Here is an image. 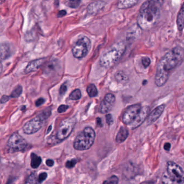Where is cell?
<instances>
[{
  "instance_id": "e0dca14e",
  "label": "cell",
  "mask_w": 184,
  "mask_h": 184,
  "mask_svg": "<svg viewBox=\"0 0 184 184\" xmlns=\"http://www.w3.org/2000/svg\"><path fill=\"white\" fill-rule=\"evenodd\" d=\"M11 48L9 45L6 43L0 44V62L7 59L11 56Z\"/></svg>"
},
{
  "instance_id": "5b68a950",
  "label": "cell",
  "mask_w": 184,
  "mask_h": 184,
  "mask_svg": "<svg viewBox=\"0 0 184 184\" xmlns=\"http://www.w3.org/2000/svg\"><path fill=\"white\" fill-rule=\"evenodd\" d=\"M51 114L50 108H47L41 112L35 118L27 122L23 126V131L25 134L31 135L38 131L42 128L47 119Z\"/></svg>"
},
{
  "instance_id": "30bf717a",
  "label": "cell",
  "mask_w": 184,
  "mask_h": 184,
  "mask_svg": "<svg viewBox=\"0 0 184 184\" xmlns=\"http://www.w3.org/2000/svg\"><path fill=\"white\" fill-rule=\"evenodd\" d=\"M149 112L150 108L148 106H144L142 107L135 119L128 125L129 128L132 130L138 128L147 118Z\"/></svg>"
},
{
  "instance_id": "484cf974",
  "label": "cell",
  "mask_w": 184,
  "mask_h": 184,
  "mask_svg": "<svg viewBox=\"0 0 184 184\" xmlns=\"http://www.w3.org/2000/svg\"><path fill=\"white\" fill-rule=\"evenodd\" d=\"M25 184H36L38 183L37 177L36 173H31L25 181Z\"/></svg>"
},
{
  "instance_id": "74e56055",
  "label": "cell",
  "mask_w": 184,
  "mask_h": 184,
  "mask_svg": "<svg viewBox=\"0 0 184 184\" xmlns=\"http://www.w3.org/2000/svg\"><path fill=\"white\" fill-rule=\"evenodd\" d=\"M46 164L49 167H52L54 165V161L51 159L47 160Z\"/></svg>"
},
{
  "instance_id": "2e32d148",
  "label": "cell",
  "mask_w": 184,
  "mask_h": 184,
  "mask_svg": "<svg viewBox=\"0 0 184 184\" xmlns=\"http://www.w3.org/2000/svg\"><path fill=\"white\" fill-rule=\"evenodd\" d=\"M139 0H118L117 7L120 9H126L135 6Z\"/></svg>"
},
{
  "instance_id": "e575fe53",
  "label": "cell",
  "mask_w": 184,
  "mask_h": 184,
  "mask_svg": "<svg viewBox=\"0 0 184 184\" xmlns=\"http://www.w3.org/2000/svg\"><path fill=\"white\" fill-rule=\"evenodd\" d=\"M45 102V100L42 98H40L38 99L37 101H36L35 102V105L36 106H41V105L43 104Z\"/></svg>"
},
{
  "instance_id": "7bdbcfd3",
  "label": "cell",
  "mask_w": 184,
  "mask_h": 184,
  "mask_svg": "<svg viewBox=\"0 0 184 184\" xmlns=\"http://www.w3.org/2000/svg\"><path fill=\"white\" fill-rule=\"evenodd\" d=\"M145 84L146 83V80H144V82H143V85H145Z\"/></svg>"
},
{
  "instance_id": "7402d4cb",
  "label": "cell",
  "mask_w": 184,
  "mask_h": 184,
  "mask_svg": "<svg viewBox=\"0 0 184 184\" xmlns=\"http://www.w3.org/2000/svg\"><path fill=\"white\" fill-rule=\"evenodd\" d=\"M115 77L116 79L121 83H126L128 82H129V78L128 76L121 71L117 73L115 75Z\"/></svg>"
},
{
  "instance_id": "8fae6325",
  "label": "cell",
  "mask_w": 184,
  "mask_h": 184,
  "mask_svg": "<svg viewBox=\"0 0 184 184\" xmlns=\"http://www.w3.org/2000/svg\"><path fill=\"white\" fill-rule=\"evenodd\" d=\"M141 108L142 106L140 104H135L130 106L126 110L123 116V123L126 125H129L135 119Z\"/></svg>"
},
{
  "instance_id": "f35d334b",
  "label": "cell",
  "mask_w": 184,
  "mask_h": 184,
  "mask_svg": "<svg viewBox=\"0 0 184 184\" xmlns=\"http://www.w3.org/2000/svg\"><path fill=\"white\" fill-rule=\"evenodd\" d=\"M171 147V145L170 142L165 143L164 145V149L166 151H169Z\"/></svg>"
},
{
  "instance_id": "5bb4252c",
  "label": "cell",
  "mask_w": 184,
  "mask_h": 184,
  "mask_svg": "<svg viewBox=\"0 0 184 184\" xmlns=\"http://www.w3.org/2000/svg\"><path fill=\"white\" fill-rule=\"evenodd\" d=\"M106 5L103 1H96L91 3L87 7V13L90 15H94L102 10Z\"/></svg>"
},
{
  "instance_id": "52a82bcc",
  "label": "cell",
  "mask_w": 184,
  "mask_h": 184,
  "mask_svg": "<svg viewBox=\"0 0 184 184\" xmlns=\"http://www.w3.org/2000/svg\"><path fill=\"white\" fill-rule=\"evenodd\" d=\"M91 48V41L87 36L80 38L72 48V53L76 59H82L86 56Z\"/></svg>"
},
{
  "instance_id": "44dd1931",
  "label": "cell",
  "mask_w": 184,
  "mask_h": 184,
  "mask_svg": "<svg viewBox=\"0 0 184 184\" xmlns=\"http://www.w3.org/2000/svg\"><path fill=\"white\" fill-rule=\"evenodd\" d=\"M87 91L90 97H96L98 94V90L96 86L93 84H89L87 88Z\"/></svg>"
},
{
  "instance_id": "4fadbf2b",
  "label": "cell",
  "mask_w": 184,
  "mask_h": 184,
  "mask_svg": "<svg viewBox=\"0 0 184 184\" xmlns=\"http://www.w3.org/2000/svg\"><path fill=\"white\" fill-rule=\"evenodd\" d=\"M165 109L164 105H161L159 106H157L155 108L153 111H151L149 113V116L147 119V124L148 125H150L152 124L154 122H156L157 120L159 118L161 114H163L164 110Z\"/></svg>"
},
{
  "instance_id": "8992f818",
  "label": "cell",
  "mask_w": 184,
  "mask_h": 184,
  "mask_svg": "<svg viewBox=\"0 0 184 184\" xmlns=\"http://www.w3.org/2000/svg\"><path fill=\"white\" fill-rule=\"evenodd\" d=\"M172 184H184V174L183 168L173 161L166 164V172Z\"/></svg>"
},
{
  "instance_id": "1f68e13d",
  "label": "cell",
  "mask_w": 184,
  "mask_h": 184,
  "mask_svg": "<svg viewBox=\"0 0 184 184\" xmlns=\"http://www.w3.org/2000/svg\"><path fill=\"white\" fill-rule=\"evenodd\" d=\"M69 109V106L66 105H60L57 110L59 113H63L65 111H66Z\"/></svg>"
},
{
  "instance_id": "3957f363",
  "label": "cell",
  "mask_w": 184,
  "mask_h": 184,
  "mask_svg": "<svg viewBox=\"0 0 184 184\" xmlns=\"http://www.w3.org/2000/svg\"><path fill=\"white\" fill-rule=\"evenodd\" d=\"M126 49L124 42H118L112 45L105 52L99 60L102 66L105 68H110L118 62L123 55Z\"/></svg>"
},
{
  "instance_id": "b9f144b4",
  "label": "cell",
  "mask_w": 184,
  "mask_h": 184,
  "mask_svg": "<svg viewBox=\"0 0 184 184\" xmlns=\"http://www.w3.org/2000/svg\"><path fill=\"white\" fill-rule=\"evenodd\" d=\"M51 128H52V126H51V125H50L49 127V129H48V130H47V133H49V132L51 130V129H52Z\"/></svg>"
},
{
  "instance_id": "7c38bea8",
  "label": "cell",
  "mask_w": 184,
  "mask_h": 184,
  "mask_svg": "<svg viewBox=\"0 0 184 184\" xmlns=\"http://www.w3.org/2000/svg\"><path fill=\"white\" fill-rule=\"evenodd\" d=\"M115 101L116 98L113 94H106L103 100L101 102L99 108V112L103 114L109 112L115 104Z\"/></svg>"
},
{
  "instance_id": "cb8c5ba5",
  "label": "cell",
  "mask_w": 184,
  "mask_h": 184,
  "mask_svg": "<svg viewBox=\"0 0 184 184\" xmlns=\"http://www.w3.org/2000/svg\"><path fill=\"white\" fill-rule=\"evenodd\" d=\"M22 91H23L22 87H21V85H18L16 87H15L14 90L11 92V97L16 98L20 97L22 93Z\"/></svg>"
},
{
  "instance_id": "ee69618b",
  "label": "cell",
  "mask_w": 184,
  "mask_h": 184,
  "mask_svg": "<svg viewBox=\"0 0 184 184\" xmlns=\"http://www.w3.org/2000/svg\"><path fill=\"white\" fill-rule=\"evenodd\" d=\"M0 1H1V3H3V2H4V1H6V0H0Z\"/></svg>"
},
{
  "instance_id": "d6a6232c",
  "label": "cell",
  "mask_w": 184,
  "mask_h": 184,
  "mask_svg": "<svg viewBox=\"0 0 184 184\" xmlns=\"http://www.w3.org/2000/svg\"><path fill=\"white\" fill-rule=\"evenodd\" d=\"M68 87L66 83L63 84L61 86L60 89H59V93L61 94H64L67 91Z\"/></svg>"
},
{
  "instance_id": "60d3db41",
  "label": "cell",
  "mask_w": 184,
  "mask_h": 184,
  "mask_svg": "<svg viewBox=\"0 0 184 184\" xmlns=\"http://www.w3.org/2000/svg\"><path fill=\"white\" fill-rule=\"evenodd\" d=\"M2 70H3V66H2V64H1V63L0 62V75H1V73H2Z\"/></svg>"
},
{
  "instance_id": "ac0fdd59",
  "label": "cell",
  "mask_w": 184,
  "mask_h": 184,
  "mask_svg": "<svg viewBox=\"0 0 184 184\" xmlns=\"http://www.w3.org/2000/svg\"><path fill=\"white\" fill-rule=\"evenodd\" d=\"M128 135H129L128 130L125 127L122 126L119 129L118 133L116 135V140L118 143H122L125 141L128 138Z\"/></svg>"
},
{
  "instance_id": "9c48e42d",
  "label": "cell",
  "mask_w": 184,
  "mask_h": 184,
  "mask_svg": "<svg viewBox=\"0 0 184 184\" xmlns=\"http://www.w3.org/2000/svg\"><path fill=\"white\" fill-rule=\"evenodd\" d=\"M7 145L11 152H16L26 149L28 143L18 132H15L10 137Z\"/></svg>"
},
{
  "instance_id": "603a6c76",
  "label": "cell",
  "mask_w": 184,
  "mask_h": 184,
  "mask_svg": "<svg viewBox=\"0 0 184 184\" xmlns=\"http://www.w3.org/2000/svg\"><path fill=\"white\" fill-rule=\"evenodd\" d=\"M82 96V94L80 91V89H75L70 94L69 96V98L70 99L73 100V101H76L80 99Z\"/></svg>"
},
{
  "instance_id": "6da1fadb",
  "label": "cell",
  "mask_w": 184,
  "mask_h": 184,
  "mask_svg": "<svg viewBox=\"0 0 184 184\" xmlns=\"http://www.w3.org/2000/svg\"><path fill=\"white\" fill-rule=\"evenodd\" d=\"M183 57L184 50L180 47L174 48L164 56L157 68L154 82L157 87H161L165 85L168 79L171 71L180 64Z\"/></svg>"
},
{
  "instance_id": "d4e9b609",
  "label": "cell",
  "mask_w": 184,
  "mask_h": 184,
  "mask_svg": "<svg viewBox=\"0 0 184 184\" xmlns=\"http://www.w3.org/2000/svg\"><path fill=\"white\" fill-rule=\"evenodd\" d=\"M80 3H81L80 0H69L66 2V4L68 7L75 9L80 6Z\"/></svg>"
},
{
  "instance_id": "ba28073f",
  "label": "cell",
  "mask_w": 184,
  "mask_h": 184,
  "mask_svg": "<svg viewBox=\"0 0 184 184\" xmlns=\"http://www.w3.org/2000/svg\"><path fill=\"white\" fill-rule=\"evenodd\" d=\"M76 124V119L66 118L63 120L57 132V138L60 141L67 138L71 133Z\"/></svg>"
},
{
  "instance_id": "f546056e",
  "label": "cell",
  "mask_w": 184,
  "mask_h": 184,
  "mask_svg": "<svg viewBox=\"0 0 184 184\" xmlns=\"http://www.w3.org/2000/svg\"><path fill=\"white\" fill-rule=\"evenodd\" d=\"M47 176H48V174L45 172H43L42 173L39 174V175L38 176V178H37L38 183H41L43 181L45 180L47 178Z\"/></svg>"
},
{
  "instance_id": "8d00e7d4",
  "label": "cell",
  "mask_w": 184,
  "mask_h": 184,
  "mask_svg": "<svg viewBox=\"0 0 184 184\" xmlns=\"http://www.w3.org/2000/svg\"><path fill=\"white\" fill-rule=\"evenodd\" d=\"M96 124H97L99 128H102L103 126L101 118H99V117L96 118Z\"/></svg>"
},
{
  "instance_id": "9a60e30c",
  "label": "cell",
  "mask_w": 184,
  "mask_h": 184,
  "mask_svg": "<svg viewBox=\"0 0 184 184\" xmlns=\"http://www.w3.org/2000/svg\"><path fill=\"white\" fill-rule=\"evenodd\" d=\"M45 59H40L31 61L28 63L27 66L25 68V73H29L36 71L45 62Z\"/></svg>"
},
{
  "instance_id": "4dcf8cb0",
  "label": "cell",
  "mask_w": 184,
  "mask_h": 184,
  "mask_svg": "<svg viewBox=\"0 0 184 184\" xmlns=\"http://www.w3.org/2000/svg\"><path fill=\"white\" fill-rule=\"evenodd\" d=\"M105 118H106V122L107 123L108 125H111L113 124L114 119H113V117H112V115L108 114V115H106Z\"/></svg>"
},
{
  "instance_id": "d6986e66",
  "label": "cell",
  "mask_w": 184,
  "mask_h": 184,
  "mask_svg": "<svg viewBox=\"0 0 184 184\" xmlns=\"http://www.w3.org/2000/svg\"><path fill=\"white\" fill-rule=\"evenodd\" d=\"M184 6H182L178 14L177 19L178 29L179 31H182L184 28Z\"/></svg>"
},
{
  "instance_id": "ab89813d",
  "label": "cell",
  "mask_w": 184,
  "mask_h": 184,
  "mask_svg": "<svg viewBox=\"0 0 184 184\" xmlns=\"http://www.w3.org/2000/svg\"><path fill=\"white\" fill-rule=\"evenodd\" d=\"M153 1H155L157 3H158V4H159L162 6L163 4L164 0H153Z\"/></svg>"
},
{
  "instance_id": "4316f807",
  "label": "cell",
  "mask_w": 184,
  "mask_h": 184,
  "mask_svg": "<svg viewBox=\"0 0 184 184\" xmlns=\"http://www.w3.org/2000/svg\"><path fill=\"white\" fill-rule=\"evenodd\" d=\"M118 178L116 176H112L110 177L109 178L103 182V184H117L118 183Z\"/></svg>"
},
{
  "instance_id": "d590c367",
  "label": "cell",
  "mask_w": 184,
  "mask_h": 184,
  "mask_svg": "<svg viewBox=\"0 0 184 184\" xmlns=\"http://www.w3.org/2000/svg\"><path fill=\"white\" fill-rule=\"evenodd\" d=\"M66 14V11H59L57 15V17L58 18H62L63 16H64Z\"/></svg>"
},
{
  "instance_id": "83f0119b",
  "label": "cell",
  "mask_w": 184,
  "mask_h": 184,
  "mask_svg": "<svg viewBox=\"0 0 184 184\" xmlns=\"http://www.w3.org/2000/svg\"><path fill=\"white\" fill-rule=\"evenodd\" d=\"M77 164V160L76 159H73L70 160L66 161V168H71L76 165Z\"/></svg>"
},
{
  "instance_id": "277c9868",
  "label": "cell",
  "mask_w": 184,
  "mask_h": 184,
  "mask_svg": "<svg viewBox=\"0 0 184 184\" xmlns=\"http://www.w3.org/2000/svg\"><path fill=\"white\" fill-rule=\"evenodd\" d=\"M96 133L90 127H86L77 135L73 142V147L80 151L89 149L94 144Z\"/></svg>"
},
{
  "instance_id": "7a4b0ae2",
  "label": "cell",
  "mask_w": 184,
  "mask_h": 184,
  "mask_svg": "<svg viewBox=\"0 0 184 184\" xmlns=\"http://www.w3.org/2000/svg\"><path fill=\"white\" fill-rule=\"evenodd\" d=\"M161 5L153 0H147L140 7L137 18V24L142 30L152 28L156 24L160 16Z\"/></svg>"
},
{
  "instance_id": "836d02e7",
  "label": "cell",
  "mask_w": 184,
  "mask_h": 184,
  "mask_svg": "<svg viewBox=\"0 0 184 184\" xmlns=\"http://www.w3.org/2000/svg\"><path fill=\"white\" fill-rule=\"evenodd\" d=\"M10 97H11L8 96H7V95H4V96L2 97V98H1V99H0V102H1V103H2V104L5 103H6V102H7L9 100Z\"/></svg>"
},
{
  "instance_id": "ffe728a7",
  "label": "cell",
  "mask_w": 184,
  "mask_h": 184,
  "mask_svg": "<svg viewBox=\"0 0 184 184\" xmlns=\"http://www.w3.org/2000/svg\"><path fill=\"white\" fill-rule=\"evenodd\" d=\"M31 166L32 168H37L42 163V159L37 154L32 153L31 154Z\"/></svg>"
},
{
  "instance_id": "f1b7e54d",
  "label": "cell",
  "mask_w": 184,
  "mask_h": 184,
  "mask_svg": "<svg viewBox=\"0 0 184 184\" xmlns=\"http://www.w3.org/2000/svg\"><path fill=\"white\" fill-rule=\"evenodd\" d=\"M142 66L145 68H147L149 66L151 63V59L148 57H144L142 58Z\"/></svg>"
}]
</instances>
